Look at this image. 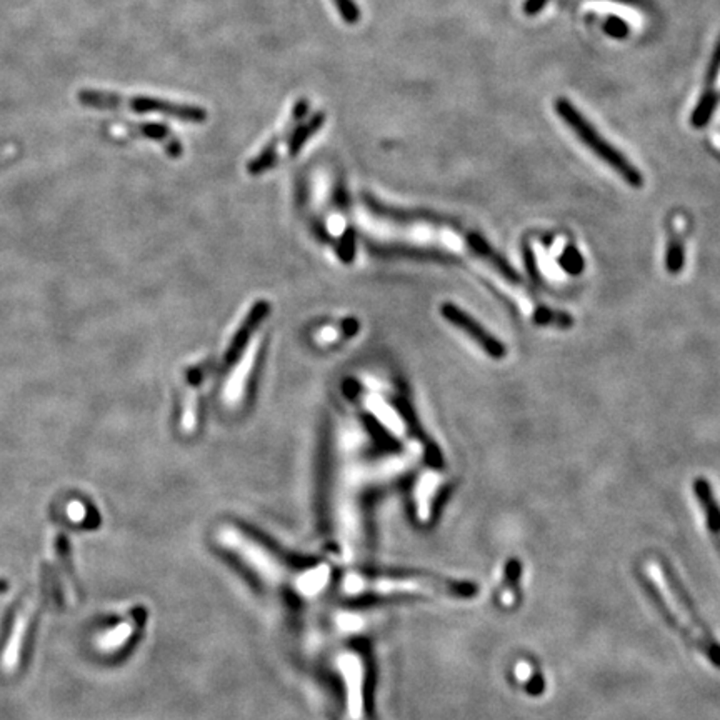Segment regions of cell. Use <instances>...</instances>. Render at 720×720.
<instances>
[{"instance_id":"cell-4","label":"cell","mask_w":720,"mask_h":720,"mask_svg":"<svg viewBox=\"0 0 720 720\" xmlns=\"http://www.w3.org/2000/svg\"><path fill=\"white\" fill-rule=\"evenodd\" d=\"M78 100L87 107L110 109V110L124 109L135 114H162L191 124H202L207 120V112L202 107L177 104L154 97H122L110 92L82 90L78 92Z\"/></svg>"},{"instance_id":"cell-12","label":"cell","mask_w":720,"mask_h":720,"mask_svg":"<svg viewBox=\"0 0 720 720\" xmlns=\"http://www.w3.org/2000/svg\"><path fill=\"white\" fill-rule=\"evenodd\" d=\"M125 134L141 135L155 142H161L163 149L172 157L183 154V145L171 134V130L162 124H135L125 127Z\"/></svg>"},{"instance_id":"cell-13","label":"cell","mask_w":720,"mask_h":720,"mask_svg":"<svg viewBox=\"0 0 720 720\" xmlns=\"http://www.w3.org/2000/svg\"><path fill=\"white\" fill-rule=\"evenodd\" d=\"M514 681L517 682L519 687L527 692L528 695H540L542 691L546 689V682H544V677L538 671L537 665L528 659H522L516 663Z\"/></svg>"},{"instance_id":"cell-2","label":"cell","mask_w":720,"mask_h":720,"mask_svg":"<svg viewBox=\"0 0 720 720\" xmlns=\"http://www.w3.org/2000/svg\"><path fill=\"white\" fill-rule=\"evenodd\" d=\"M344 592L349 596L459 597L469 599L477 594V586L439 577L421 576H349Z\"/></svg>"},{"instance_id":"cell-7","label":"cell","mask_w":720,"mask_h":720,"mask_svg":"<svg viewBox=\"0 0 720 720\" xmlns=\"http://www.w3.org/2000/svg\"><path fill=\"white\" fill-rule=\"evenodd\" d=\"M14 622L10 625L9 639L2 647V661L0 667L5 673H12L19 669L22 655L29 641V632L34 627V614L30 612L29 605L19 604L14 612Z\"/></svg>"},{"instance_id":"cell-23","label":"cell","mask_w":720,"mask_h":720,"mask_svg":"<svg viewBox=\"0 0 720 720\" xmlns=\"http://www.w3.org/2000/svg\"><path fill=\"white\" fill-rule=\"evenodd\" d=\"M16 155V145H9V147H2L0 149V165L4 162L10 161Z\"/></svg>"},{"instance_id":"cell-10","label":"cell","mask_w":720,"mask_h":720,"mask_svg":"<svg viewBox=\"0 0 720 720\" xmlns=\"http://www.w3.org/2000/svg\"><path fill=\"white\" fill-rule=\"evenodd\" d=\"M520 577H522V564L517 558H510L504 567V579L500 582L499 589L494 594V600L502 610H510L519 605L522 599Z\"/></svg>"},{"instance_id":"cell-22","label":"cell","mask_w":720,"mask_h":720,"mask_svg":"<svg viewBox=\"0 0 720 720\" xmlns=\"http://www.w3.org/2000/svg\"><path fill=\"white\" fill-rule=\"evenodd\" d=\"M344 332L346 330L337 329L334 326L322 327L316 332V342H318V346H330V344H334L340 337L344 336Z\"/></svg>"},{"instance_id":"cell-1","label":"cell","mask_w":720,"mask_h":720,"mask_svg":"<svg viewBox=\"0 0 720 720\" xmlns=\"http://www.w3.org/2000/svg\"><path fill=\"white\" fill-rule=\"evenodd\" d=\"M639 577L645 594L667 625L681 635L689 647L704 655L715 669H720V642L712 634L709 625L702 621L697 607L673 567L663 558H645Z\"/></svg>"},{"instance_id":"cell-6","label":"cell","mask_w":720,"mask_h":720,"mask_svg":"<svg viewBox=\"0 0 720 720\" xmlns=\"http://www.w3.org/2000/svg\"><path fill=\"white\" fill-rule=\"evenodd\" d=\"M441 312L447 322H451L452 326L464 330L487 356L496 359V360H500L507 356V349L500 342L499 339L492 336L485 327L480 326L475 318L469 316L467 312H464L462 308L454 306V304H443Z\"/></svg>"},{"instance_id":"cell-24","label":"cell","mask_w":720,"mask_h":720,"mask_svg":"<svg viewBox=\"0 0 720 720\" xmlns=\"http://www.w3.org/2000/svg\"><path fill=\"white\" fill-rule=\"evenodd\" d=\"M7 589H9V586H7V582H4V580H0V594H4V592H5Z\"/></svg>"},{"instance_id":"cell-14","label":"cell","mask_w":720,"mask_h":720,"mask_svg":"<svg viewBox=\"0 0 720 720\" xmlns=\"http://www.w3.org/2000/svg\"><path fill=\"white\" fill-rule=\"evenodd\" d=\"M469 244H471L474 252H477L484 259L490 262L506 279L510 280V282H519V276L516 274V270L512 269L509 264L502 259L500 256H497V252L490 249V245L485 240L479 237V235H475V234H471L469 235Z\"/></svg>"},{"instance_id":"cell-19","label":"cell","mask_w":720,"mask_h":720,"mask_svg":"<svg viewBox=\"0 0 720 720\" xmlns=\"http://www.w3.org/2000/svg\"><path fill=\"white\" fill-rule=\"evenodd\" d=\"M534 322L538 326H556L567 329L572 327L574 318H570L566 312H556L548 308H537L534 314Z\"/></svg>"},{"instance_id":"cell-17","label":"cell","mask_w":720,"mask_h":720,"mask_svg":"<svg viewBox=\"0 0 720 720\" xmlns=\"http://www.w3.org/2000/svg\"><path fill=\"white\" fill-rule=\"evenodd\" d=\"M197 412H199V385H189L183 395V417L181 427L183 433H193L197 427Z\"/></svg>"},{"instance_id":"cell-3","label":"cell","mask_w":720,"mask_h":720,"mask_svg":"<svg viewBox=\"0 0 720 720\" xmlns=\"http://www.w3.org/2000/svg\"><path fill=\"white\" fill-rule=\"evenodd\" d=\"M556 110H558V116L564 119V122L570 127V130L579 137V141L586 145L592 154H596L602 162L607 163L610 169H614L625 183H631L635 189L642 187V173L639 172L634 165L629 162V159H625V155L621 154L615 149L614 145L610 144L609 141H605L604 137L597 132L596 127L577 110L576 106H572L566 99H558Z\"/></svg>"},{"instance_id":"cell-15","label":"cell","mask_w":720,"mask_h":720,"mask_svg":"<svg viewBox=\"0 0 720 720\" xmlns=\"http://www.w3.org/2000/svg\"><path fill=\"white\" fill-rule=\"evenodd\" d=\"M324 122H326V116L320 112L308 120L306 124L298 125L297 129L288 130V155H297L298 151L308 144V139L318 132Z\"/></svg>"},{"instance_id":"cell-5","label":"cell","mask_w":720,"mask_h":720,"mask_svg":"<svg viewBox=\"0 0 720 720\" xmlns=\"http://www.w3.org/2000/svg\"><path fill=\"white\" fill-rule=\"evenodd\" d=\"M260 354V339L256 337L249 340V344L244 347L242 356H240L237 364L232 367L231 374L225 379L224 387H222V403L229 409H235L239 407L240 403L244 402V397L247 394L249 389L250 379H252V372L257 365Z\"/></svg>"},{"instance_id":"cell-11","label":"cell","mask_w":720,"mask_h":720,"mask_svg":"<svg viewBox=\"0 0 720 720\" xmlns=\"http://www.w3.org/2000/svg\"><path fill=\"white\" fill-rule=\"evenodd\" d=\"M719 74L720 44L717 50H715V54H714V57H712L711 68H709L707 80H705V90L702 92L701 100H699V104H697V109H695V112L692 114V125H695V127H702V125L707 124L712 114H714V109H715V104H717L715 82H717Z\"/></svg>"},{"instance_id":"cell-8","label":"cell","mask_w":720,"mask_h":720,"mask_svg":"<svg viewBox=\"0 0 720 720\" xmlns=\"http://www.w3.org/2000/svg\"><path fill=\"white\" fill-rule=\"evenodd\" d=\"M364 403L365 409L374 415L377 423L387 429L391 435L402 437L409 433V427H407V423L403 421L402 415L399 413L392 403L385 401L382 395H365Z\"/></svg>"},{"instance_id":"cell-20","label":"cell","mask_w":720,"mask_h":720,"mask_svg":"<svg viewBox=\"0 0 720 720\" xmlns=\"http://www.w3.org/2000/svg\"><path fill=\"white\" fill-rule=\"evenodd\" d=\"M558 266L566 270L567 274H570V276H579V274H582V272H584V267H586L582 254H580L574 245H569V247H566L564 252L560 254V257H558Z\"/></svg>"},{"instance_id":"cell-18","label":"cell","mask_w":720,"mask_h":720,"mask_svg":"<svg viewBox=\"0 0 720 720\" xmlns=\"http://www.w3.org/2000/svg\"><path fill=\"white\" fill-rule=\"evenodd\" d=\"M683 262H685V254H683L682 239L677 235H673V239L669 242V247H667V256H665V269L669 274L675 276L683 269Z\"/></svg>"},{"instance_id":"cell-9","label":"cell","mask_w":720,"mask_h":720,"mask_svg":"<svg viewBox=\"0 0 720 720\" xmlns=\"http://www.w3.org/2000/svg\"><path fill=\"white\" fill-rule=\"evenodd\" d=\"M694 492H695V497L699 500V506H701L702 512H704V516H705V526H707L709 532H711L712 544H714V548H715L717 554L720 556L719 502H717L715 496H714V490H712L709 480L702 479V477L695 480V482H694Z\"/></svg>"},{"instance_id":"cell-16","label":"cell","mask_w":720,"mask_h":720,"mask_svg":"<svg viewBox=\"0 0 720 720\" xmlns=\"http://www.w3.org/2000/svg\"><path fill=\"white\" fill-rule=\"evenodd\" d=\"M135 627H137L135 622H122V624L114 625V629L106 631L99 637L100 651L112 652V651L122 649L125 643L129 642V639L134 635Z\"/></svg>"},{"instance_id":"cell-21","label":"cell","mask_w":720,"mask_h":720,"mask_svg":"<svg viewBox=\"0 0 720 720\" xmlns=\"http://www.w3.org/2000/svg\"><path fill=\"white\" fill-rule=\"evenodd\" d=\"M334 4L347 24H357L360 20V10L354 0H334Z\"/></svg>"}]
</instances>
